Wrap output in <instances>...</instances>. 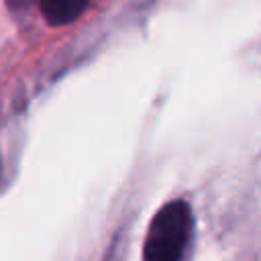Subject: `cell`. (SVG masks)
<instances>
[{
	"mask_svg": "<svg viewBox=\"0 0 261 261\" xmlns=\"http://www.w3.org/2000/svg\"><path fill=\"white\" fill-rule=\"evenodd\" d=\"M90 0H41V12L45 20L53 27L69 24L88 6Z\"/></svg>",
	"mask_w": 261,
	"mask_h": 261,
	"instance_id": "7a4b0ae2",
	"label": "cell"
},
{
	"mask_svg": "<svg viewBox=\"0 0 261 261\" xmlns=\"http://www.w3.org/2000/svg\"><path fill=\"white\" fill-rule=\"evenodd\" d=\"M192 234V210L188 202L173 200L159 208L153 216L145 247L143 261H179Z\"/></svg>",
	"mask_w": 261,
	"mask_h": 261,
	"instance_id": "6da1fadb",
	"label": "cell"
}]
</instances>
